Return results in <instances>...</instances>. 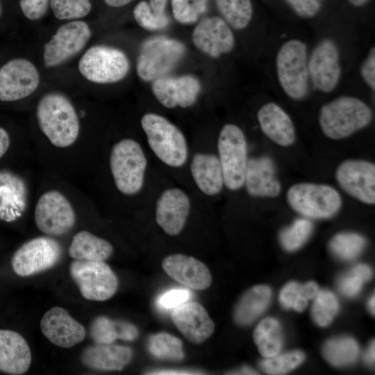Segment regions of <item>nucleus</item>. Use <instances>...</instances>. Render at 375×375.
I'll use <instances>...</instances> for the list:
<instances>
[{"mask_svg":"<svg viewBox=\"0 0 375 375\" xmlns=\"http://www.w3.org/2000/svg\"><path fill=\"white\" fill-rule=\"evenodd\" d=\"M39 127L49 142L58 148L72 145L80 133V122L70 100L60 92L41 97L36 109Z\"/></svg>","mask_w":375,"mask_h":375,"instance_id":"f257e3e1","label":"nucleus"},{"mask_svg":"<svg viewBox=\"0 0 375 375\" xmlns=\"http://www.w3.org/2000/svg\"><path fill=\"white\" fill-rule=\"evenodd\" d=\"M373 112L365 101L353 96H340L324 103L319 113L324 135L332 140L346 138L367 127Z\"/></svg>","mask_w":375,"mask_h":375,"instance_id":"f03ea898","label":"nucleus"},{"mask_svg":"<svg viewBox=\"0 0 375 375\" xmlns=\"http://www.w3.org/2000/svg\"><path fill=\"white\" fill-rule=\"evenodd\" d=\"M308 51L301 40H286L279 47L275 59L276 72L280 87L291 99L300 101L309 91Z\"/></svg>","mask_w":375,"mask_h":375,"instance_id":"7ed1b4c3","label":"nucleus"},{"mask_svg":"<svg viewBox=\"0 0 375 375\" xmlns=\"http://www.w3.org/2000/svg\"><path fill=\"white\" fill-rule=\"evenodd\" d=\"M140 123L149 147L160 161L174 168L185 165L188 156V143L175 124L154 112L144 114Z\"/></svg>","mask_w":375,"mask_h":375,"instance_id":"20e7f679","label":"nucleus"},{"mask_svg":"<svg viewBox=\"0 0 375 375\" xmlns=\"http://www.w3.org/2000/svg\"><path fill=\"white\" fill-rule=\"evenodd\" d=\"M109 162L115 185L122 194L133 196L142 190L147 160L139 142L131 138L116 142Z\"/></svg>","mask_w":375,"mask_h":375,"instance_id":"39448f33","label":"nucleus"},{"mask_svg":"<svg viewBox=\"0 0 375 375\" xmlns=\"http://www.w3.org/2000/svg\"><path fill=\"white\" fill-rule=\"evenodd\" d=\"M185 53V45L176 39L165 36L148 38L140 47L136 61L137 74L146 82L167 76Z\"/></svg>","mask_w":375,"mask_h":375,"instance_id":"423d86ee","label":"nucleus"},{"mask_svg":"<svg viewBox=\"0 0 375 375\" xmlns=\"http://www.w3.org/2000/svg\"><path fill=\"white\" fill-rule=\"evenodd\" d=\"M78 71L88 81L97 84L123 80L130 70V61L121 49L104 44L90 47L78 64Z\"/></svg>","mask_w":375,"mask_h":375,"instance_id":"0eeeda50","label":"nucleus"},{"mask_svg":"<svg viewBox=\"0 0 375 375\" xmlns=\"http://www.w3.org/2000/svg\"><path fill=\"white\" fill-rule=\"evenodd\" d=\"M289 206L301 215L310 219H328L333 217L342 206L338 192L326 184L299 183L287 192Z\"/></svg>","mask_w":375,"mask_h":375,"instance_id":"6e6552de","label":"nucleus"},{"mask_svg":"<svg viewBox=\"0 0 375 375\" xmlns=\"http://www.w3.org/2000/svg\"><path fill=\"white\" fill-rule=\"evenodd\" d=\"M219 160L224 185L232 191L242 188L248 162L247 142L242 130L233 124H226L217 139Z\"/></svg>","mask_w":375,"mask_h":375,"instance_id":"1a4fd4ad","label":"nucleus"},{"mask_svg":"<svg viewBox=\"0 0 375 375\" xmlns=\"http://www.w3.org/2000/svg\"><path fill=\"white\" fill-rule=\"evenodd\" d=\"M69 274L86 299L106 301L117 292V277L104 261L74 260L70 264Z\"/></svg>","mask_w":375,"mask_h":375,"instance_id":"9d476101","label":"nucleus"},{"mask_svg":"<svg viewBox=\"0 0 375 375\" xmlns=\"http://www.w3.org/2000/svg\"><path fill=\"white\" fill-rule=\"evenodd\" d=\"M62 257L60 244L51 237L33 238L19 247L11 258V266L18 276H32L56 265Z\"/></svg>","mask_w":375,"mask_h":375,"instance_id":"9b49d317","label":"nucleus"},{"mask_svg":"<svg viewBox=\"0 0 375 375\" xmlns=\"http://www.w3.org/2000/svg\"><path fill=\"white\" fill-rule=\"evenodd\" d=\"M308 66L312 88L322 93L333 91L342 76L340 52L336 42L330 38L319 40L308 55Z\"/></svg>","mask_w":375,"mask_h":375,"instance_id":"f8f14e48","label":"nucleus"},{"mask_svg":"<svg viewBox=\"0 0 375 375\" xmlns=\"http://www.w3.org/2000/svg\"><path fill=\"white\" fill-rule=\"evenodd\" d=\"M38 228L49 236L67 233L76 223L74 210L67 198L58 190H49L39 198L34 210Z\"/></svg>","mask_w":375,"mask_h":375,"instance_id":"ddd939ff","label":"nucleus"},{"mask_svg":"<svg viewBox=\"0 0 375 375\" xmlns=\"http://www.w3.org/2000/svg\"><path fill=\"white\" fill-rule=\"evenodd\" d=\"M91 35L90 26L81 20L61 25L44 46V66L55 67L69 60L83 50Z\"/></svg>","mask_w":375,"mask_h":375,"instance_id":"4468645a","label":"nucleus"},{"mask_svg":"<svg viewBox=\"0 0 375 375\" xmlns=\"http://www.w3.org/2000/svg\"><path fill=\"white\" fill-rule=\"evenodd\" d=\"M40 78L35 65L26 58H14L0 68V100L15 101L31 95Z\"/></svg>","mask_w":375,"mask_h":375,"instance_id":"2eb2a0df","label":"nucleus"},{"mask_svg":"<svg viewBox=\"0 0 375 375\" xmlns=\"http://www.w3.org/2000/svg\"><path fill=\"white\" fill-rule=\"evenodd\" d=\"M339 185L347 194L365 204L375 203V165L364 160H347L335 172Z\"/></svg>","mask_w":375,"mask_h":375,"instance_id":"dca6fc26","label":"nucleus"},{"mask_svg":"<svg viewBox=\"0 0 375 375\" xmlns=\"http://www.w3.org/2000/svg\"><path fill=\"white\" fill-rule=\"evenodd\" d=\"M192 38L197 49L214 58L230 53L235 42L232 28L217 16L200 20L193 30Z\"/></svg>","mask_w":375,"mask_h":375,"instance_id":"f3484780","label":"nucleus"},{"mask_svg":"<svg viewBox=\"0 0 375 375\" xmlns=\"http://www.w3.org/2000/svg\"><path fill=\"white\" fill-rule=\"evenodd\" d=\"M151 91L164 107L186 108L193 106L201 91L199 81L192 75L164 76L152 81Z\"/></svg>","mask_w":375,"mask_h":375,"instance_id":"a211bd4d","label":"nucleus"},{"mask_svg":"<svg viewBox=\"0 0 375 375\" xmlns=\"http://www.w3.org/2000/svg\"><path fill=\"white\" fill-rule=\"evenodd\" d=\"M190 206V199L183 190L178 188L166 189L156 203V221L165 233L177 235L185 225Z\"/></svg>","mask_w":375,"mask_h":375,"instance_id":"6ab92c4d","label":"nucleus"},{"mask_svg":"<svg viewBox=\"0 0 375 375\" xmlns=\"http://www.w3.org/2000/svg\"><path fill=\"white\" fill-rule=\"evenodd\" d=\"M40 329L51 343L61 348L75 346L84 340L86 334L84 326L59 306L53 307L44 314Z\"/></svg>","mask_w":375,"mask_h":375,"instance_id":"aec40b11","label":"nucleus"},{"mask_svg":"<svg viewBox=\"0 0 375 375\" xmlns=\"http://www.w3.org/2000/svg\"><path fill=\"white\" fill-rule=\"evenodd\" d=\"M171 319L183 335L194 344L203 343L215 330L208 312L196 301H188L173 308Z\"/></svg>","mask_w":375,"mask_h":375,"instance_id":"412c9836","label":"nucleus"},{"mask_svg":"<svg viewBox=\"0 0 375 375\" xmlns=\"http://www.w3.org/2000/svg\"><path fill=\"white\" fill-rule=\"evenodd\" d=\"M162 267L172 278L190 289L206 290L212 282L206 265L192 256L181 253L169 255L162 260Z\"/></svg>","mask_w":375,"mask_h":375,"instance_id":"4be33fe9","label":"nucleus"},{"mask_svg":"<svg viewBox=\"0 0 375 375\" xmlns=\"http://www.w3.org/2000/svg\"><path fill=\"white\" fill-rule=\"evenodd\" d=\"M244 185L250 196L277 197L281 192V185L272 158L262 156L249 159Z\"/></svg>","mask_w":375,"mask_h":375,"instance_id":"5701e85b","label":"nucleus"},{"mask_svg":"<svg viewBox=\"0 0 375 375\" xmlns=\"http://www.w3.org/2000/svg\"><path fill=\"white\" fill-rule=\"evenodd\" d=\"M32 360L30 347L17 332L0 329V372L12 375L26 373Z\"/></svg>","mask_w":375,"mask_h":375,"instance_id":"b1692460","label":"nucleus"},{"mask_svg":"<svg viewBox=\"0 0 375 375\" xmlns=\"http://www.w3.org/2000/svg\"><path fill=\"white\" fill-rule=\"evenodd\" d=\"M257 120L263 133L281 147H289L296 140L294 125L290 115L277 103L263 104L257 112Z\"/></svg>","mask_w":375,"mask_h":375,"instance_id":"393cba45","label":"nucleus"},{"mask_svg":"<svg viewBox=\"0 0 375 375\" xmlns=\"http://www.w3.org/2000/svg\"><path fill=\"white\" fill-rule=\"evenodd\" d=\"M133 351L126 346L97 344L84 349L81 356L83 365L92 369L121 371L132 360Z\"/></svg>","mask_w":375,"mask_h":375,"instance_id":"a878e982","label":"nucleus"},{"mask_svg":"<svg viewBox=\"0 0 375 375\" xmlns=\"http://www.w3.org/2000/svg\"><path fill=\"white\" fill-rule=\"evenodd\" d=\"M190 172L198 188L208 196L218 194L224 185L222 168L218 156L196 153L190 162Z\"/></svg>","mask_w":375,"mask_h":375,"instance_id":"bb28decb","label":"nucleus"},{"mask_svg":"<svg viewBox=\"0 0 375 375\" xmlns=\"http://www.w3.org/2000/svg\"><path fill=\"white\" fill-rule=\"evenodd\" d=\"M271 298L272 291L267 285H259L250 288L240 297L234 308V321L240 326L251 324L264 312Z\"/></svg>","mask_w":375,"mask_h":375,"instance_id":"cd10ccee","label":"nucleus"},{"mask_svg":"<svg viewBox=\"0 0 375 375\" xmlns=\"http://www.w3.org/2000/svg\"><path fill=\"white\" fill-rule=\"evenodd\" d=\"M112 251L113 247L108 241L87 231L77 233L68 249L73 259L88 261H105Z\"/></svg>","mask_w":375,"mask_h":375,"instance_id":"c85d7f7f","label":"nucleus"},{"mask_svg":"<svg viewBox=\"0 0 375 375\" xmlns=\"http://www.w3.org/2000/svg\"><path fill=\"white\" fill-rule=\"evenodd\" d=\"M90 333L96 344H112L118 339L133 341L138 336V330L131 323L99 316L92 322Z\"/></svg>","mask_w":375,"mask_h":375,"instance_id":"c756f323","label":"nucleus"},{"mask_svg":"<svg viewBox=\"0 0 375 375\" xmlns=\"http://www.w3.org/2000/svg\"><path fill=\"white\" fill-rule=\"evenodd\" d=\"M168 0L142 1L133 9L135 22L148 31H160L166 28L170 23L166 12Z\"/></svg>","mask_w":375,"mask_h":375,"instance_id":"7c9ffc66","label":"nucleus"},{"mask_svg":"<svg viewBox=\"0 0 375 375\" xmlns=\"http://www.w3.org/2000/svg\"><path fill=\"white\" fill-rule=\"evenodd\" d=\"M253 340L262 357L269 358L279 353L283 333L278 321L272 317L263 319L254 330Z\"/></svg>","mask_w":375,"mask_h":375,"instance_id":"2f4dec72","label":"nucleus"},{"mask_svg":"<svg viewBox=\"0 0 375 375\" xmlns=\"http://www.w3.org/2000/svg\"><path fill=\"white\" fill-rule=\"evenodd\" d=\"M358 354V344L350 337L331 339L323 347V355L326 360L336 367L345 366L354 362Z\"/></svg>","mask_w":375,"mask_h":375,"instance_id":"473e14b6","label":"nucleus"},{"mask_svg":"<svg viewBox=\"0 0 375 375\" xmlns=\"http://www.w3.org/2000/svg\"><path fill=\"white\" fill-rule=\"evenodd\" d=\"M222 18L231 28L242 30L249 24L253 17L251 0H215Z\"/></svg>","mask_w":375,"mask_h":375,"instance_id":"72a5a7b5","label":"nucleus"},{"mask_svg":"<svg viewBox=\"0 0 375 375\" xmlns=\"http://www.w3.org/2000/svg\"><path fill=\"white\" fill-rule=\"evenodd\" d=\"M317 292L318 286L315 282L309 281L303 285L294 281L290 282L281 290L279 301L285 308L302 312L308 301L312 299Z\"/></svg>","mask_w":375,"mask_h":375,"instance_id":"f704fd0d","label":"nucleus"},{"mask_svg":"<svg viewBox=\"0 0 375 375\" xmlns=\"http://www.w3.org/2000/svg\"><path fill=\"white\" fill-rule=\"evenodd\" d=\"M148 349L154 357L165 360L180 361L185 356L182 342L165 332L151 335Z\"/></svg>","mask_w":375,"mask_h":375,"instance_id":"c9c22d12","label":"nucleus"},{"mask_svg":"<svg viewBox=\"0 0 375 375\" xmlns=\"http://www.w3.org/2000/svg\"><path fill=\"white\" fill-rule=\"evenodd\" d=\"M365 239L355 233H340L334 235L329 242V249L336 257L349 260L356 258L363 250Z\"/></svg>","mask_w":375,"mask_h":375,"instance_id":"e433bc0d","label":"nucleus"},{"mask_svg":"<svg viewBox=\"0 0 375 375\" xmlns=\"http://www.w3.org/2000/svg\"><path fill=\"white\" fill-rule=\"evenodd\" d=\"M312 306L311 315L315 323L322 327L328 326L339 310L335 295L326 290H318Z\"/></svg>","mask_w":375,"mask_h":375,"instance_id":"4c0bfd02","label":"nucleus"},{"mask_svg":"<svg viewBox=\"0 0 375 375\" xmlns=\"http://www.w3.org/2000/svg\"><path fill=\"white\" fill-rule=\"evenodd\" d=\"M313 230L312 222L306 218L296 219L290 226L283 229L279 240L283 249L294 251L301 247L310 238Z\"/></svg>","mask_w":375,"mask_h":375,"instance_id":"58836bf2","label":"nucleus"},{"mask_svg":"<svg viewBox=\"0 0 375 375\" xmlns=\"http://www.w3.org/2000/svg\"><path fill=\"white\" fill-rule=\"evenodd\" d=\"M305 360V354L301 351H293L264 358L260 362L261 369L267 374H284L300 365Z\"/></svg>","mask_w":375,"mask_h":375,"instance_id":"ea45409f","label":"nucleus"},{"mask_svg":"<svg viewBox=\"0 0 375 375\" xmlns=\"http://www.w3.org/2000/svg\"><path fill=\"white\" fill-rule=\"evenodd\" d=\"M372 275V272L369 266L357 265L340 278L338 289L347 297H355L360 292L363 284L371 278Z\"/></svg>","mask_w":375,"mask_h":375,"instance_id":"a19ab883","label":"nucleus"},{"mask_svg":"<svg viewBox=\"0 0 375 375\" xmlns=\"http://www.w3.org/2000/svg\"><path fill=\"white\" fill-rule=\"evenodd\" d=\"M50 7L60 20H72L85 17L92 8L90 0H50Z\"/></svg>","mask_w":375,"mask_h":375,"instance_id":"79ce46f5","label":"nucleus"},{"mask_svg":"<svg viewBox=\"0 0 375 375\" xmlns=\"http://www.w3.org/2000/svg\"><path fill=\"white\" fill-rule=\"evenodd\" d=\"M207 0H172L173 16L183 24L196 22L206 10Z\"/></svg>","mask_w":375,"mask_h":375,"instance_id":"37998d69","label":"nucleus"},{"mask_svg":"<svg viewBox=\"0 0 375 375\" xmlns=\"http://www.w3.org/2000/svg\"><path fill=\"white\" fill-rule=\"evenodd\" d=\"M192 297V292L187 289L173 288L161 294L157 299L156 304L162 310H169L188 301Z\"/></svg>","mask_w":375,"mask_h":375,"instance_id":"c03bdc74","label":"nucleus"},{"mask_svg":"<svg viewBox=\"0 0 375 375\" xmlns=\"http://www.w3.org/2000/svg\"><path fill=\"white\" fill-rule=\"evenodd\" d=\"M21 10L28 19L35 21L43 17L50 6V0H20Z\"/></svg>","mask_w":375,"mask_h":375,"instance_id":"a18cd8bd","label":"nucleus"},{"mask_svg":"<svg viewBox=\"0 0 375 375\" xmlns=\"http://www.w3.org/2000/svg\"><path fill=\"white\" fill-rule=\"evenodd\" d=\"M293 11L300 17L312 18L321 9L319 0H285Z\"/></svg>","mask_w":375,"mask_h":375,"instance_id":"49530a36","label":"nucleus"},{"mask_svg":"<svg viewBox=\"0 0 375 375\" xmlns=\"http://www.w3.org/2000/svg\"><path fill=\"white\" fill-rule=\"evenodd\" d=\"M360 76L364 83L375 91V48L372 47L362 60L360 67Z\"/></svg>","mask_w":375,"mask_h":375,"instance_id":"de8ad7c7","label":"nucleus"},{"mask_svg":"<svg viewBox=\"0 0 375 375\" xmlns=\"http://www.w3.org/2000/svg\"><path fill=\"white\" fill-rule=\"evenodd\" d=\"M10 146V137L8 132L0 127V158L6 153Z\"/></svg>","mask_w":375,"mask_h":375,"instance_id":"09e8293b","label":"nucleus"},{"mask_svg":"<svg viewBox=\"0 0 375 375\" xmlns=\"http://www.w3.org/2000/svg\"><path fill=\"white\" fill-rule=\"evenodd\" d=\"M199 374L201 373L197 372H192V371H188V370H179V369H159V370H154L151 372H149L147 373V374H158V375H172V374Z\"/></svg>","mask_w":375,"mask_h":375,"instance_id":"8fccbe9b","label":"nucleus"},{"mask_svg":"<svg viewBox=\"0 0 375 375\" xmlns=\"http://www.w3.org/2000/svg\"><path fill=\"white\" fill-rule=\"evenodd\" d=\"M375 359V343L373 340L367 348L365 355L364 360L368 365H373Z\"/></svg>","mask_w":375,"mask_h":375,"instance_id":"3c124183","label":"nucleus"},{"mask_svg":"<svg viewBox=\"0 0 375 375\" xmlns=\"http://www.w3.org/2000/svg\"><path fill=\"white\" fill-rule=\"evenodd\" d=\"M133 0H104L106 5L112 8H119L124 6Z\"/></svg>","mask_w":375,"mask_h":375,"instance_id":"603ef678","label":"nucleus"},{"mask_svg":"<svg viewBox=\"0 0 375 375\" xmlns=\"http://www.w3.org/2000/svg\"><path fill=\"white\" fill-rule=\"evenodd\" d=\"M231 374H258V373L255 370L251 368L247 367H243L240 370L233 372V373Z\"/></svg>","mask_w":375,"mask_h":375,"instance_id":"864d4df0","label":"nucleus"},{"mask_svg":"<svg viewBox=\"0 0 375 375\" xmlns=\"http://www.w3.org/2000/svg\"><path fill=\"white\" fill-rule=\"evenodd\" d=\"M349 3L355 7H360L366 4L369 0H347Z\"/></svg>","mask_w":375,"mask_h":375,"instance_id":"5fc2aeb1","label":"nucleus"},{"mask_svg":"<svg viewBox=\"0 0 375 375\" xmlns=\"http://www.w3.org/2000/svg\"><path fill=\"white\" fill-rule=\"evenodd\" d=\"M375 298L374 295L372 296L368 301V308L372 314L375 313Z\"/></svg>","mask_w":375,"mask_h":375,"instance_id":"6e6d98bb","label":"nucleus"},{"mask_svg":"<svg viewBox=\"0 0 375 375\" xmlns=\"http://www.w3.org/2000/svg\"><path fill=\"white\" fill-rule=\"evenodd\" d=\"M1 3H0V16H1Z\"/></svg>","mask_w":375,"mask_h":375,"instance_id":"4d7b16f0","label":"nucleus"}]
</instances>
